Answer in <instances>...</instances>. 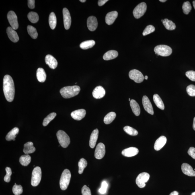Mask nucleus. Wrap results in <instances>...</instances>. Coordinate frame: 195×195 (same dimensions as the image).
I'll return each mask as SVG.
<instances>
[{"mask_svg": "<svg viewBox=\"0 0 195 195\" xmlns=\"http://www.w3.org/2000/svg\"><path fill=\"white\" fill-rule=\"evenodd\" d=\"M19 131V129L17 127H15L11 130L6 136V140L7 141H10L11 140L15 141V138L18 134Z\"/></svg>", "mask_w": 195, "mask_h": 195, "instance_id": "nucleus-26", "label": "nucleus"}, {"mask_svg": "<svg viewBox=\"0 0 195 195\" xmlns=\"http://www.w3.org/2000/svg\"><path fill=\"white\" fill-rule=\"evenodd\" d=\"M147 9V5L145 2L138 4L133 11L134 16L136 19H139L145 14Z\"/></svg>", "mask_w": 195, "mask_h": 195, "instance_id": "nucleus-7", "label": "nucleus"}, {"mask_svg": "<svg viewBox=\"0 0 195 195\" xmlns=\"http://www.w3.org/2000/svg\"><path fill=\"white\" fill-rule=\"evenodd\" d=\"M80 2H81L82 3L85 2H86V0H80Z\"/></svg>", "mask_w": 195, "mask_h": 195, "instance_id": "nucleus-54", "label": "nucleus"}, {"mask_svg": "<svg viewBox=\"0 0 195 195\" xmlns=\"http://www.w3.org/2000/svg\"><path fill=\"white\" fill-rule=\"evenodd\" d=\"M31 161L30 156L28 154L21 156L19 159L20 163L24 166H28L30 163Z\"/></svg>", "mask_w": 195, "mask_h": 195, "instance_id": "nucleus-33", "label": "nucleus"}, {"mask_svg": "<svg viewBox=\"0 0 195 195\" xmlns=\"http://www.w3.org/2000/svg\"><path fill=\"white\" fill-rule=\"evenodd\" d=\"M27 31L29 35L32 38L36 39L37 38L38 33L34 27L31 25H28L27 27Z\"/></svg>", "mask_w": 195, "mask_h": 195, "instance_id": "nucleus-35", "label": "nucleus"}, {"mask_svg": "<svg viewBox=\"0 0 195 195\" xmlns=\"http://www.w3.org/2000/svg\"><path fill=\"white\" fill-rule=\"evenodd\" d=\"M98 23L96 17L94 16H91L88 18L87 20V26L89 30L94 31L97 28Z\"/></svg>", "mask_w": 195, "mask_h": 195, "instance_id": "nucleus-14", "label": "nucleus"}, {"mask_svg": "<svg viewBox=\"0 0 195 195\" xmlns=\"http://www.w3.org/2000/svg\"><path fill=\"white\" fill-rule=\"evenodd\" d=\"M86 112L84 109H80L73 111L71 113V116L76 120H80L82 119L86 115Z\"/></svg>", "mask_w": 195, "mask_h": 195, "instance_id": "nucleus-15", "label": "nucleus"}, {"mask_svg": "<svg viewBox=\"0 0 195 195\" xmlns=\"http://www.w3.org/2000/svg\"><path fill=\"white\" fill-rule=\"evenodd\" d=\"M106 91L105 89L101 86L95 87L92 93L93 97L98 99L102 98L104 97Z\"/></svg>", "mask_w": 195, "mask_h": 195, "instance_id": "nucleus-19", "label": "nucleus"}, {"mask_svg": "<svg viewBox=\"0 0 195 195\" xmlns=\"http://www.w3.org/2000/svg\"><path fill=\"white\" fill-rule=\"evenodd\" d=\"M5 171L6 172V175L4 177V180L6 182L9 183L11 181V176L12 175V171L10 168L7 167L5 168Z\"/></svg>", "mask_w": 195, "mask_h": 195, "instance_id": "nucleus-44", "label": "nucleus"}, {"mask_svg": "<svg viewBox=\"0 0 195 195\" xmlns=\"http://www.w3.org/2000/svg\"><path fill=\"white\" fill-rule=\"evenodd\" d=\"M35 151L36 148L34 147L32 142H29L24 144L23 151L25 154H29L34 153Z\"/></svg>", "mask_w": 195, "mask_h": 195, "instance_id": "nucleus-27", "label": "nucleus"}, {"mask_svg": "<svg viewBox=\"0 0 195 195\" xmlns=\"http://www.w3.org/2000/svg\"><path fill=\"white\" fill-rule=\"evenodd\" d=\"M166 1H166V0H160L159 1L161 2H165Z\"/></svg>", "mask_w": 195, "mask_h": 195, "instance_id": "nucleus-55", "label": "nucleus"}, {"mask_svg": "<svg viewBox=\"0 0 195 195\" xmlns=\"http://www.w3.org/2000/svg\"><path fill=\"white\" fill-rule=\"evenodd\" d=\"M148 77L147 76H145V77H144V79H145V80H147L148 79Z\"/></svg>", "mask_w": 195, "mask_h": 195, "instance_id": "nucleus-56", "label": "nucleus"}, {"mask_svg": "<svg viewBox=\"0 0 195 195\" xmlns=\"http://www.w3.org/2000/svg\"><path fill=\"white\" fill-rule=\"evenodd\" d=\"M129 101H131V100H130V98H129Z\"/></svg>", "mask_w": 195, "mask_h": 195, "instance_id": "nucleus-58", "label": "nucleus"}, {"mask_svg": "<svg viewBox=\"0 0 195 195\" xmlns=\"http://www.w3.org/2000/svg\"><path fill=\"white\" fill-rule=\"evenodd\" d=\"M95 44V41L93 40L85 41L80 44V47L83 49L87 50L93 47Z\"/></svg>", "mask_w": 195, "mask_h": 195, "instance_id": "nucleus-31", "label": "nucleus"}, {"mask_svg": "<svg viewBox=\"0 0 195 195\" xmlns=\"http://www.w3.org/2000/svg\"><path fill=\"white\" fill-rule=\"evenodd\" d=\"M118 55V52L115 50H112L108 51L105 53L103 56V59L105 60H109L114 59Z\"/></svg>", "mask_w": 195, "mask_h": 195, "instance_id": "nucleus-25", "label": "nucleus"}, {"mask_svg": "<svg viewBox=\"0 0 195 195\" xmlns=\"http://www.w3.org/2000/svg\"><path fill=\"white\" fill-rule=\"evenodd\" d=\"M87 161L85 159L81 158L78 163L79 166V173L80 174L83 173L84 169L87 167Z\"/></svg>", "mask_w": 195, "mask_h": 195, "instance_id": "nucleus-37", "label": "nucleus"}, {"mask_svg": "<svg viewBox=\"0 0 195 195\" xmlns=\"http://www.w3.org/2000/svg\"><path fill=\"white\" fill-rule=\"evenodd\" d=\"M155 30V27L153 25H149L146 27L145 29H144L142 34L144 36H145L154 32Z\"/></svg>", "mask_w": 195, "mask_h": 195, "instance_id": "nucleus-42", "label": "nucleus"}, {"mask_svg": "<svg viewBox=\"0 0 195 195\" xmlns=\"http://www.w3.org/2000/svg\"><path fill=\"white\" fill-rule=\"evenodd\" d=\"M81 192L82 195H91L90 189L87 185H84L82 188Z\"/></svg>", "mask_w": 195, "mask_h": 195, "instance_id": "nucleus-47", "label": "nucleus"}, {"mask_svg": "<svg viewBox=\"0 0 195 195\" xmlns=\"http://www.w3.org/2000/svg\"><path fill=\"white\" fill-rule=\"evenodd\" d=\"M130 104L133 112L135 115L139 116L140 114V108L137 102L134 99H132L130 101Z\"/></svg>", "mask_w": 195, "mask_h": 195, "instance_id": "nucleus-28", "label": "nucleus"}, {"mask_svg": "<svg viewBox=\"0 0 195 195\" xmlns=\"http://www.w3.org/2000/svg\"><path fill=\"white\" fill-rule=\"evenodd\" d=\"M106 153L105 146L102 143H99L97 146L95 151V157L96 159H101L104 157Z\"/></svg>", "mask_w": 195, "mask_h": 195, "instance_id": "nucleus-12", "label": "nucleus"}, {"mask_svg": "<svg viewBox=\"0 0 195 195\" xmlns=\"http://www.w3.org/2000/svg\"><path fill=\"white\" fill-rule=\"evenodd\" d=\"M13 193L15 195H20L23 192V187L21 185H17L15 183L12 188Z\"/></svg>", "mask_w": 195, "mask_h": 195, "instance_id": "nucleus-41", "label": "nucleus"}, {"mask_svg": "<svg viewBox=\"0 0 195 195\" xmlns=\"http://www.w3.org/2000/svg\"><path fill=\"white\" fill-rule=\"evenodd\" d=\"M129 76L130 79L137 83H140L143 82L144 77L141 72L136 69H133L129 72Z\"/></svg>", "mask_w": 195, "mask_h": 195, "instance_id": "nucleus-9", "label": "nucleus"}, {"mask_svg": "<svg viewBox=\"0 0 195 195\" xmlns=\"http://www.w3.org/2000/svg\"><path fill=\"white\" fill-rule=\"evenodd\" d=\"M34 0H29L28 1V6L29 8L34 9L35 8Z\"/></svg>", "mask_w": 195, "mask_h": 195, "instance_id": "nucleus-49", "label": "nucleus"}, {"mask_svg": "<svg viewBox=\"0 0 195 195\" xmlns=\"http://www.w3.org/2000/svg\"><path fill=\"white\" fill-rule=\"evenodd\" d=\"M71 172L68 169H64L60 177V188L63 190H67L71 180Z\"/></svg>", "mask_w": 195, "mask_h": 195, "instance_id": "nucleus-3", "label": "nucleus"}, {"mask_svg": "<svg viewBox=\"0 0 195 195\" xmlns=\"http://www.w3.org/2000/svg\"><path fill=\"white\" fill-rule=\"evenodd\" d=\"M99 130L96 129L93 130L90 136L89 141V146L91 148H94L97 143L98 138Z\"/></svg>", "mask_w": 195, "mask_h": 195, "instance_id": "nucleus-23", "label": "nucleus"}, {"mask_svg": "<svg viewBox=\"0 0 195 195\" xmlns=\"http://www.w3.org/2000/svg\"><path fill=\"white\" fill-rule=\"evenodd\" d=\"M150 175L146 172H143L138 176L136 179V183L140 188H144L146 186L145 183L147 182L150 178Z\"/></svg>", "mask_w": 195, "mask_h": 195, "instance_id": "nucleus-8", "label": "nucleus"}, {"mask_svg": "<svg viewBox=\"0 0 195 195\" xmlns=\"http://www.w3.org/2000/svg\"><path fill=\"white\" fill-rule=\"evenodd\" d=\"M124 130L126 133L130 135L135 136L138 134V132L136 129L130 126H126L124 128Z\"/></svg>", "mask_w": 195, "mask_h": 195, "instance_id": "nucleus-39", "label": "nucleus"}, {"mask_svg": "<svg viewBox=\"0 0 195 195\" xmlns=\"http://www.w3.org/2000/svg\"><path fill=\"white\" fill-rule=\"evenodd\" d=\"M191 195H195V192L192 193V194Z\"/></svg>", "mask_w": 195, "mask_h": 195, "instance_id": "nucleus-57", "label": "nucleus"}, {"mask_svg": "<svg viewBox=\"0 0 195 195\" xmlns=\"http://www.w3.org/2000/svg\"><path fill=\"white\" fill-rule=\"evenodd\" d=\"M182 9H183V12L184 14L188 15L192 9V7L190 2L188 1L185 2L183 3Z\"/></svg>", "mask_w": 195, "mask_h": 195, "instance_id": "nucleus-40", "label": "nucleus"}, {"mask_svg": "<svg viewBox=\"0 0 195 195\" xmlns=\"http://www.w3.org/2000/svg\"><path fill=\"white\" fill-rule=\"evenodd\" d=\"M41 177L42 172L41 168L39 167H35L32 172L31 185L34 186H38L40 183Z\"/></svg>", "mask_w": 195, "mask_h": 195, "instance_id": "nucleus-6", "label": "nucleus"}, {"mask_svg": "<svg viewBox=\"0 0 195 195\" xmlns=\"http://www.w3.org/2000/svg\"><path fill=\"white\" fill-rule=\"evenodd\" d=\"M185 75L186 77L190 80L195 81V72L193 71H190L186 72Z\"/></svg>", "mask_w": 195, "mask_h": 195, "instance_id": "nucleus-46", "label": "nucleus"}, {"mask_svg": "<svg viewBox=\"0 0 195 195\" xmlns=\"http://www.w3.org/2000/svg\"><path fill=\"white\" fill-rule=\"evenodd\" d=\"M108 187V184L106 181H103L102 183L101 188L99 189V192L101 194L106 193Z\"/></svg>", "mask_w": 195, "mask_h": 195, "instance_id": "nucleus-45", "label": "nucleus"}, {"mask_svg": "<svg viewBox=\"0 0 195 195\" xmlns=\"http://www.w3.org/2000/svg\"><path fill=\"white\" fill-rule=\"evenodd\" d=\"M63 13L64 28L66 30H68L70 28L71 24V15L69 11L66 8L63 9Z\"/></svg>", "mask_w": 195, "mask_h": 195, "instance_id": "nucleus-11", "label": "nucleus"}, {"mask_svg": "<svg viewBox=\"0 0 195 195\" xmlns=\"http://www.w3.org/2000/svg\"><path fill=\"white\" fill-rule=\"evenodd\" d=\"M166 29L169 30H174L176 28V26L172 21L168 19H165L161 20Z\"/></svg>", "mask_w": 195, "mask_h": 195, "instance_id": "nucleus-29", "label": "nucleus"}, {"mask_svg": "<svg viewBox=\"0 0 195 195\" xmlns=\"http://www.w3.org/2000/svg\"><path fill=\"white\" fill-rule=\"evenodd\" d=\"M155 54L162 56H168L172 53V50L170 47L165 45H159L156 46L154 49Z\"/></svg>", "mask_w": 195, "mask_h": 195, "instance_id": "nucleus-5", "label": "nucleus"}, {"mask_svg": "<svg viewBox=\"0 0 195 195\" xmlns=\"http://www.w3.org/2000/svg\"><path fill=\"white\" fill-rule=\"evenodd\" d=\"M116 117V113L114 112H110L105 116L104 122L106 124H110L114 120Z\"/></svg>", "mask_w": 195, "mask_h": 195, "instance_id": "nucleus-34", "label": "nucleus"}, {"mask_svg": "<svg viewBox=\"0 0 195 195\" xmlns=\"http://www.w3.org/2000/svg\"><path fill=\"white\" fill-rule=\"evenodd\" d=\"M193 129L195 130V117H194L193 120Z\"/></svg>", "mask_w": 195, "mask_h": 195, "instance_id": "nucleus-52", "label": "nucleus"}, {"mask_svg": "<svg viewBox=\"0 0 195 195\" xmlns=\"http://www.w3.org/2000/svg\"><path fill=\"white\" fill-rule=\"evenodd\" d=\"M8 20L11 27L15 30L18 28L19 24L17 20V17L16 14L13 11H10L7 15Z\"/></svg>", "mask_w": 195, "mask_h": 195, "instance_id": "nucleus-10", "label": "nucleus"}, {"mask_svg": "<svg viewBox=\"0 0 195 195\" xmlns=\"http://www.w3.org/2000/svg\"><path fill=\"white\" fill-rule=\"evenodd\" d=\"M28 19L31 23H36L39 20V16L37 13L34 12H30L28 15Z\"/></svg>", "mask_w": 195, "mask_h": 195, "instance_id": "nucleus-36", "label": "nucleus"}, {"mask_svg": "<svg viewBox=\"0 0 195 195\" xmlns=\"http://www.w3.org/2000/svg\"><path fill=\"white\" fill-rule=\"evenodd\" d=\"M37 77L38 81L41 83H44L45 81L46 75L43 68H39L37 71Z\"/></svg>", "mask_w": 195, "mask_h": 195, "instance_id": "nucleus-24", "label": "nucleus"}, {"mask_svg": "<svg viewBox=\"0 0 195 195\" xmlns=\"http://www.w3.org/2000/svg\"><path fill=\"white\" fill-rule=\"evenodd\" d=\"M49 24L52 30L55 28L57 24V20L56 15L53 12L51 13L49 17Z\"/></svg>", "mask_w": 195, "mask_h": 195, "instance_id": "nucleus-32", "label": "nucleus"}, {"mask_svg": "<svg viewBox=\"0 0 195 195\" xmlns=\"http://www.w3.org/2000/svg\"><path fill=\"white\" fill-rule=\"evenodd\" d=\"M56 116V114L55 112L51 113L49 115L45 118L43 122V125L45 126H48L49 123L53 120Z\"/></svg>", "mask_w": 195, "mask_h": 195, "instance_id": "nucleus-38", "label": "nucleus"}, {"mask_svg": "<svg viewBox=\"0 0 195 195\" xmlns=\"http://www.w3.org/2000/svg\"><path fill=\"white\" fill-rule=\"evenodd\" d=\"M142 104H143L144 109L149 114L151 115L154 114V110L153 106L148 97L144 96L142 100Z\"/></svg>", "mask_w": 195, "mask_h": 195, "instance_id": "nucleus-13", "label": "nucleus"}, {"mask_svg": "<svg viewBox=\"0 0 195 195\" xmlns=\"http://www.w3.org/2000/svg\"><path fill=\"white\" fill-rule=\"evenodd\" d=\"M80 90V87L77 85L68 86L62 88L60 93L64 98H70L79 94Z\"/></svg>", "mask_w": 195, "mask_h": 195, "instance_id": "nucleus-2", "label": "nucleus"}, {"mask_svg": "<svg viewBox=\"0 0 195 195\" xmlns=\"http://www.w3.org/2000/svg\"><path fill=\"white\" fill-rule=\"evenodd\" d=\"M46 63L52 69H55L57 67L58 62L57 60L54 56L51 55H48L45 58Z\"/></svg>", "mask_w": 195, "mask_h": 195, "instance_id": "nucleus-17", "label": "nucleus"}, {"mask_svg": "<svg viewBox=\"0 0 195 195\" xmlns=\"http://www.w3.org/2000/svg\"><path fill=\"white\" fill-rule=\"evenodd\" d=\"M3 90L6 100L12 102L14 98L15 89L14 82L10 76L6 75L4 77Z\"/></svg>", "mask_w": 195, "mask_h": 195, "instance_id": "nucleus-1", "label": "nucleus"}, {"mask_svg": "<svg viewBox=\"0 0 195 195\" xmlns=\"http://www.w3.org/2000/svg\"><path fill=\"white\" fill-rule=\"evenodd\" d=\"M188 153V154L191 156L193 159H195V148L193 147H190L189 149Z\"/></svg>", "mask_w": 195, "mask_h": 195, "instance_id": "nucleus-48", "label": "nucleus"}, {"mask_svg": "<svg viewBox=\"0 0 195 195\" xmlns=\"http://www.w3.org/2000/svg\"><path fill=\"white\" fill-rule=\"evenodd\" d=\"M139 150L136 147H130L123 150L122 154L126 157H132L137 155Z\"/></svg>", "mask_w": 195, "mask_h": 195, "instance_id": "nucleus-18", "label": "nucleus"}, {"mask_svg": "<svg viewBox=\"0 0 195 195\" xmlns=\"http://www.w3.org/2000/svg\"><path fill=\"white\" fill-rule=\"evenodd\" d=\"M57 138L60 146L63 148H67L70 143L69 136L63 130H59L56 134Z\"/></svg>", "mask_w": 195, "mask_h": 195, "instance_id": "nucleus-4", "label": "nucleus"}, {"mask_svg": "<svg viewBox=\"0 0 195 195\" xmlns=\"http://www.w3.org/2000/svg\"><path fill=\"white\" fill-rule=\"evenodd\" d=\"M118 12L116 11H113L109 12L106 15L105 21L107 24L112 25L118 16Z\"/></svg>", "mask_w": 195, "mask_h": 195, "instance_id": "nucleus-21", "label": "nucleus"}, {"mask_svg": "<svg viewBox=\"0 0 195 195\" xmlns=\"http://www.w3.org/2000/svg\"><path fill=\"white\" fill-rule=\"evenodd\" d=\"M181 170L184 174L189 176H195V171L188 164L184 163L181 165Z\"/></svg>", "mask_w": 195, "mask_h": 195, "instance_id": "nucleus-16", "label": "nucleus"}, {"mask_svg": "<svg viewBox=\"0 0 195 195\" xmlns=\"http://www.w3.org/2000/svg\"><path fill=\"white\" fill-rule=\"evenodd\" d=\"M193 7L195 9V1H193Z\"/></svg>", "mask_w": 195, "mask_h": 195, "instance_id": "nucleus-53", "label": "nucleus"}, {"mask_svg": "<svg viewBox=\"0 0 195 195\" xmlns=\"http://www.w3.org/2000/svg\"><path fill=\"white\" fill-rule=\"evenodd\" d=\"M7 33L10 40L13 42H17L19 40V37L17 33L14 29L11 27H8L7 29Z\"/></svg>", "mask_w": 195, "mask_h": 195, "instance_id": "nucleus-20", "label": "nucleus"}, {"mask_svg": "<svg viewBox=\"0 0 195 195\" xmlns=\"http://www.w3.org/2000/svg\"><path fill=\"white\" fill-rule=\"evenodd\" d=\"M179 193L176 191H173L169 195H178Z\"/></svg>", "mask_w": 195, "mask_h": 195, "instance_id": "nucleus-51", "label": "nucleus"}, {"mask_svg": "<svg viewBox=\"0 0 195 195\" xmlns=\"http://www.w3.org/2000/svg\"><path fill=\"white\" fill-rule=\"evenodd\" d=\"M167 138L165 136H161L156 140L154 148L157 151H159L165 145L167 142Z\"/></svg>", "mask_w": 195, "mask_h": 195, "instance_id": "nucleus-22", "label": "nucleus"}, {"mask_svg": "<svg viewBox=\"0 0 195 195\" xmlns=\"http://www.w3.org/2000/svg\"><path fill=\"white\" fill-rule=\"evenodd\" d=\"M153 100L156 106L161 109V110H164L165 109V105L162 100L160 97L159 95L157 94H155L153 96Z\"/></svg>", "mask_w": 195, "mask_h": 195, "instance_id": "nucleus-30", "label": "nucleus"}, {"mask_svg": "<svg viewBox=\"0 0 195 195\" xmlns=\"http://www.w3.org/2000/svg\"><path fill=\"white\" fill-rule=\"evenodd\" d=\"M108 1V0H99L98 2V5L99 6H102Z\"/></svg>", "mask_w": 195, "mask_h": 195, "instance_id": "nucleus-50", "label": "nucleus"}, {"mask_svg": "<svg viewBox=\"0 0 195 195\" xmlns=\"http://www.w3.org/2000/svg\"><path fill=\"white\" fill-rule=\"evenodd\" d=\"M186 91L188 94L191 97L195 96V86L190 85L186 87Z\"/></svg>", "mask_w": 195, "mask_h": 195, "instance_id": "nucleus-43", "label": "nucleus"}]
</instances>
